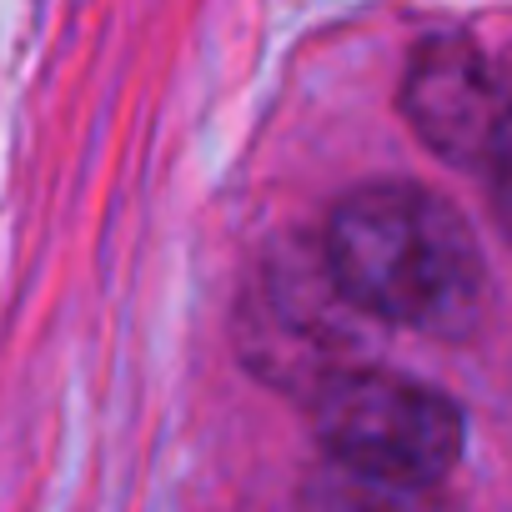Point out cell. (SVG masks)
Returning <instances> with one entry per match:
<instances>
[{"label": "cell", "mask_w": 512, "mask_h": 512, "mask_svg": "<svg viewBox=\"0 0 512 512\" xmlns=\"http://www.w3.org/2000/svg\"><path fill=\"white\" fill-rule=\"evenodd\" d=\"M327 272L362 317L462 337L482 317V251L452 201L412 181L352 191L322 236Z\"/></svg>", "instance_id": "1"}, {"label": "cell", "mask_w": 512, "mask_h": 512, "mask_svg": "<svg viewBox=\"0 0 512 512\" xmlns=\"http://www.w3.org/2000/svg\"><path fill=\"white\" fill-rule=\"evenodd\" d=\"M312 427L327 462L412 487H437L467 447L462 407L447 392L387 367H342L317 382Z\"/></svg>", "instance_id": "2"}, {"label": "cell", "mask_w": 512, "mask_h": 512, "mask_svg": "<svg viewBox=\"0 0 512 512\" xmlns=\"http://www.w3.org/2000/svg\"><path fill=\"white\" fill-rule=\"evenodd\" d=\"M407 126L462 171L512 161V71L472 36H427L402 76Z\"/></svg>", "instance_id": "3"}, {"label": "cell", "mask_w": 512, "mask_h": 512, "mask_svg": "<svg viewBox=\"0 0 512 512\" xmlns=\"http://www.w3.org/2000/svg\"><path fill=\"white\" fill-rule=\"evenodd\" d=\"M307 512H452V502L437 487L382 482V477H362L352 467L327 462L307 482Z\"/></svg>", "instance_id": "4"}, {"label": "cell", "mask_w": 512, "mask_h": 512, "mask_svg": "<svg viewBox=\"0 0 512 512\" xmlns=\"http://www.w3.org/2000/svg\"><path fill=\"white\" fill-rule=\"evenodd\" d=\"M492 216H497L502 236L512 241V161L492 171Z\"/></svg>", "instance_id": "5"}]
</instances>
